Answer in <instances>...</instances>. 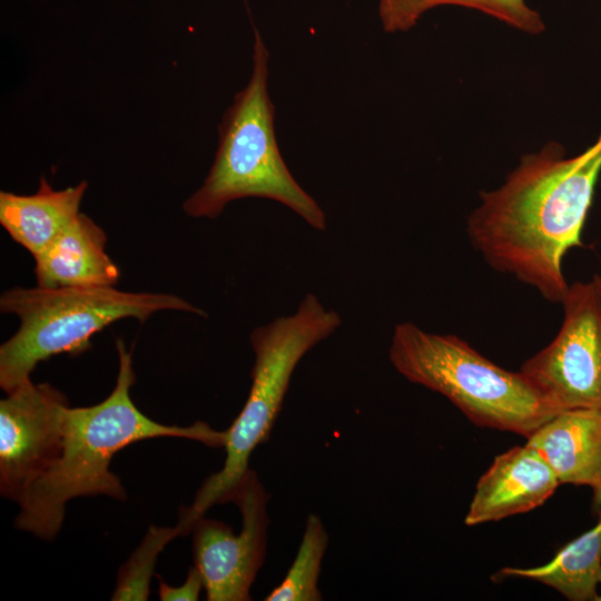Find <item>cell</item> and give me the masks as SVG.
I'll list each match as a JSON object with an SVG mask.
<instances>
[{"label": "cell", "instance_id": "9a60e30c", "mask_svg": "<svg viewBox=\"0 0 601 601\" xmlns=\"http://www.w3.org/2000/svg\"><path fill=\"white\" fill-rule=\"evenodd\" d=\"M441 6L474 9L530 35L545 29L541 16L526 0H380L378 14L386 32H404L425 12Z\"/></svg>", "mask_w": 601, "mask_h": 601}, {"label": "cell", "instance_id": "3957f363", "mask_svg": "<svg viewBox=\"0 0 601 601\" xmlns=\"http://www.w3.org/2000/svg\"><path fill=\"white\" fill-rule=\"evenodd\" d=\"M268 50L255 31L250 79L226 110L211 168L183 209L194 218L214 219L233 200L267 198L285 205L314 229L324 230V210L294 178L278 148L275 108L268 93Z\"/></svg>", "mask_w": 601, "mask_h": 601}, {"label": "cell", "instance_id": "5bb4252c", "mask_svg": "<svg viewBox=\"0 0 601 601\" xmlns=\"http://www.w3.org/2000/svg\"><path fill=\"white\" fill-rule=\"evenodd\" d=\"M601 571V510L597 523L563 545L545 564L505 566L496 578H516L548 585L570 601H597Z\"/></svg>", "mask_w": 601, "mask_h": 601}, {"label": "cell", "instance_id": "6da1fadb", "mask_svg": "<svg viewBox=\"0 0 601 601\" xmlns=\"http://www.w3.org/2000/svg\"><path fill=\"white\" fill-rule=\"evenodd\" d=\"M601 175V131L581 154L566 157L548 142L522 156L496 189L480 193L466 220L472 247L494 270L562 302L566 253L582 247V230Z\"/></svg>", "mask_w": 601, "mask_h": 601}, {"label": "cell", "instance_id": "2e32d148", "mask_svg": "<svg viewBox=\"0 0 601 601\" xmlns=\"http://www.w3.org/2000/svg\"><path fill=\"white\" fill-rule=\"evenodd\" d=\"M328 535L317 515L306 519L296 556L284 580L265 598L266 601H319L321 565L327 549Z\"/></svg>", "mask_w": 601, "mask_h": 601}, {"label": "cell", "instance_id": "ba28073f", "mask_svg": "<svg viewBox=\"0 0 601 601\" xmlns=\"http://www.w3.org/2000/svg\"><path fill=\"white\" fill-rule=\"evenodd\" d=\"M268 500L256 472L248 470L231 499L242 513L239 534L230 525L205 515L195 522L194 566L201 577L207 600H250V588L266 554Z\"/></svg>", "mask_w": 601, "mask_h": 601}, {"label": "cell", "instance_id": "e0dca14e", "mask_svg": "<svg viewBox=\"0 0 601 601\" xmlns=\"http://www.w3.org/2000/svg\"><path fill=\"white\" fill-rule=\"evenodd\" d=\"M186 535L181 524L148 529L144 540L121 566L111 600H147L159 553L175 538Z\"/></svg>", "mask_w": 601, "mask_h": 601}, {"label": "cell", "instance_id": "30bf717a", "mask_svg": "<svg viewBox=\"0 0 601 601\" xmlns=\"http://www.w3.org/2000/svg\"><path fill=\"white\" fill-rule=\"evenodd\" d=\"M560 481L544 459L526 443L495 456L479 479L464 523L500 521L542 505Z\"/></svg>", "mask_w": 601, "mask_h": 601}, {"label": "cell", "instance_id": "8992f818", "mask_svg": "<svg viewBox=\"0 0 601 601\" xmlns=\"http://www.w3.org/2000/svg\"><path fill=\"white\" fill-rule=\"evenodd\" d=\"M341 324L336 311L326 308L316 295L307 293L293 314L277 317L252 332L250 390L242 411L226 430L223 467L205 480L191 505L180 510L179 520L188 529L191 530L214 504L231 501L249 470L253 451L270 435L296 366Z\"/></svg>", "mask_w": 601, "mask_h": 601}, {"label": "cell", "instance_id": "277c9868", "mask_svg": "<svg viewBox=\"0 0 601 601\" xmlns=\"http://www.w3.org/2000/svg\"><path fill=\"white\" fill-rule=\"evenodd\" d=\"M388 357L403 377L443 395L480 427L528 439L561 412L521 371L496 365L453 334L400 323Z\"/></svg>", "mask_w": 601, "mask_h": 601}, {"label": "cell", "instance_id": "8fae6325", "mask_svg": "<svg viewBox=\"0 0 601 601\" xmlns=\"http://www.w3.org/2000/svg\"><path fill=\"white\" fill-rule=\"evenodd\" d=\"M106 242L104 229L80 213L42 253L33 257L37 286L114 287L120 270L106 253Z\"/></svg>", "mask_w": 601, "mask_h": 601}, {"label": "cell", "instance_id": "4fadbf2b", "mask_svg": "<svg viewBox=\"0 0 601 601\" xmlns=\"http://www.w3.org/2000/svg\"><path fill=\"white\" fill-rule=\"evenodd\" d=\"M86 180L56 190L41 177L31 195L0 193V224L33 257L42 253L80 214Z\"/></svg>", "mask_w": 601, "mask_h": 601}, {"label": "cell", "instance_id": "7c38bea8", "mask_svg": "<svg viewBox=\"0 0 601 601\" xmlns=\"http://www.w3.org/2000/svg\"><path fill=\"white\" fill-rule=\"evenodd\" d=\"M561 484L591 486L601 472V407L559 412L526 439Z\"/></svg>", "mask_w": 601, "mask_h": 601}, {"label": "cell", "instance_id": "ffe728a7", "mask_svg": "<svg viewBox=\"0 0 601 601\" xmlns=\"http://www.w3.org/2000/svg\"><path fill=\"white\" fill-rule=\"evenodd\" d=\"M593 282L595 283V285L598 287V290H599V294L601 296V276L594 275L593 276Z\"/></svg>", "mask_w": 601, "mask_h": 601}, {"label": "cell", "instance_id": "9c48e42d", "mask_svg": "<svg viewBox=\"0 0 601 601\" xmlns=\"http://www.w3.org/2000/svg\"><path fill=\"white\" fill-rule=\"evenodd\" d=\"M67 397L49 383H24L0 401V492L19 502L58 459Z\"/></svg>", "mask_w": 601, "mask_h": 601}, {"label": "cell", "instance_id": "d6986e66", "mask_svg": "<svg viewBox=\"0 0 601 601\" xmlns=\"http://www.w3.org/2000/svg\"><path fill=\"white\" fill-rule=\"evenodd\" d=\"M593 492V506L594 509H598V511L601 510V472L599 473L598 477L593 482V484L590 486Z\"/></svg>", "mask_w": 601, "mask_h": 601}, {"label": "cell", "instance_id": "7a4b0ae2", "mask_svg": "<svg viewBox=\"0 0 601 601\" xmlns=\"http://www.w3.org/2000/svg\"><path fill=\"white\" fill-rule=\"evenodd\" d=\"M119 370L112 392L100 403L68 407L63 442L58 459L24 491L18 504L16 526L43 540L60 531L66 504L80 496L107 495L125 500L121 480L111 472L114 455L124 447L154 437H183L207 446H225L226 431L204 422L181 427L158 423L134 404L131 352L117 338Z\"/></svg>", "mask_w": 601, "mask_h": 601}, {"label": "cell", "instance_id": "52a82bcc", "mask_svg": "<svg viewBox=\"0 0 601 601\" xmlns=\"http://www.w3.org/2000/svg\"><path fill=\"white\" fill-rule=\"evenodd\" d=\"M554 338L520 371L561 411L601 407V296L593 279L569 285Z\"/></svg>", "mask_w": 601, "mask_h": 601}, {"label": "cell", "instance_id": "44dd1931", "mask_svg": "<svg viewBox=\"0 0 601 601\" xmlns=\"http://www.w3.org/2000/svg\"><path fill=\"white\" fill-rule=\"evenodd\" d=\"M599 583L601 584V571H600V577H599ZM597 601H601V594L598 597Z\"/></svg>", "mask_w": 601, "mask_h": 601}, {"label": "cell", "instance_id": "7402d4cb", "mask_svg": "<svg viewBox=\"0 0 601 601\" xmlns=\"http://www.w3.org/2000/svg\"><path fill=\"white\" fill-rule=\"evenodd\" d=\"M600 184H601V175H600Z\"/></svg>", "mask_w": 601, "mask_h": 601}, {"label": "cell", "instance_id": "ac0fdd59", "mask_svg": "<svg viewBox=\"0 0 601 601\" xmlns=\"http://www.w3.org/2000/svg\"><path fill=\"white\" fill-rule=\"evenodd\" d=\"M201 589H204L201 577L198 570L193 566L184 584L170 587L165 581L159 580V599L162 601H195L198 600Z\"/></svg>", "mask_w": 601, "mask_h": 601}, {"label": "cell", "instance_id": "5b68a950", "mask_svg": "<svg viewBox=\"0 0 601 601\" xmlns=\"http://www.w3.org/2000/svg\"><path fill=\"white\" fill-rule=\"evenodd\" d=\"M0 309L20 322L17 332L0 346V386L6 393L30 382L40 362L85 352L96 333L117 321L145 322L162 311L207 316L177 295L125 292L115 286L14 287L2 293Z\"/></svg>", "mask_w": 601, "mask_h": 601}]
</instances>
